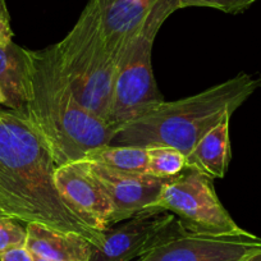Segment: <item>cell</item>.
Here are the masks:
<instances>
[{"label": "cell", "mask_w": 261, "mask_h": 261, "mask_svg": "<svg viewBox=\"0 0 261 261\" xmlns=\"http://www.w3.org/2000/svg\"><path fill=\"white\" fill-rule=\"evenodd\" d=\"M212 178L199 170L186 168L167 180L159 199L147 212L170 213L183 229L197 236H237L247 230L238 227L220 202Z\"/></svg>", "instance_id": "6"}, {"label": "cell", "mask_w": 261, "mask_h": 261, "mask_svg": "<svg viewBox=\"0 0 261 261\" xmlns=\"http://www.w3.org/2000/svg\"><path fill=\"white\" fill-rule=\"evenodd\" d=\"M0 87L6 107L21 112L26 100V49L14 42L0 45Z\"/></svg>", "instance_id": "14"}, {"label": "cell", "mask_w": 261, "mask_h": 261, "mask_svg": "<svg viewBox=\"0 0 261 261\" xmlns=\"http://www.w3.org/2000/svg\"><path fill=\"white\" fill-rule=\"evenodd\" d=\"M90 165L113 205L112 227L151 209L169 180L147 173L119 172L92 162Z\"/></svg>", "instance_id": "10"}, {"label": "cell", "mask_w": 261, "mask_h": 261, "mask_svg": "<svg viewBox=\"0 0 261 261\" xmlns=\"http://www.w3.org/2000/svg\"><path fill=\"white\" fill-rule=\"evenodd\" d=\"M26 247L32 255L54 261H89L92 245L76 233L62 232L36 223L26 224Z\"/></svg>", "instance_id": "12"}, {"label": "cell", "mask_w": 261, "mask_h": 261, "mask_svg": "<svg viewBox=\"0 0 261 261\" xmlns=\"http://www.w3.org/2000/svg\"><path fill=\"white\" fill-rule=\"evenodd\" d=\"M19 113L41 137L58 167L110 144L118 130L79 101L60 68L55 44L26 49V100Z\"/></svg>", "instance_id": "2"}, {"label": "cell", "mask_w": 261, "mask_h": 261, "mask_svg": "<svg viewBox=\"0 0 261 261\" xmlns=\"http://www.w3.org/2000/svg\"><path fill=\"white\" fill-rule=\"evenodd\" d=\"M178 9L179 0H162L120 54L108 118L117 129L164 101L152 69V46L164 22Z\"/></svg>", "instance_id": "5"}, {"label": "cell", "mask_w": 261, "mask_h": 261, "mask_svg": "<svg viewBox=\"0 0 261 261\" xmlns=\"http://www.w3.org/2000/svg\"><path fill=\"white\" fill-rule=\"evenodd\" d=\"M186 232L170 213L145 212L105 232L101 245L92 246L89 261H136L158 246Z\"/></svg>", "instance_id": "7"}, {"label": "cell", "mask_w": 261, "mask_h": 261, "mask_svg": "<svg viewBox=\"0 0 261 261\" xmlns=\"http://www.w3.org/2000/svg\"><path fill=\"white\" fill-rule=\"evenodd\" d=\"M0 105H4V107H6V105H7L6 95H4V92H3V90H2V87H0Z\"/></svg>", "instance_id": "21"}, {"label": "cell", "mask_w": 261, "mask_h": 261, "mask_svg": "<svg viewBox=\"0 0 261 261\" xmlns=\"http://www.w3.org/2000/svg\"><path fill=\"white\" fill-rule=\"evenodd\" d=\"M27 230L21 222L0 214V255L16 247L26 246Z\"/></svg>", "instance_id": "17"}, {"label": "cell", "mask_w": 261, "mask_h": 261, "mask_svg": "<svg viewBox=\"0 0 261 261\" xmlns=\"http://www.w3.org/2000/svg\"><path fill=\"white\" fill-rule=\"evenodd\" d=\"M13 31L11 27V17L6 0H0V45H9L13 42Z\"/></svg>", "instance_id": "19"}, {"label": "cell", "mask_w": 261, "mask_h": 261, "mask_svg": "<svg viewBox=\"0 0 261 261\" xmlns=\"http://www.w3.org/2000/svg\"><path fill=\"white\" fill-rule=\"evenodd\" d=\"M54 182L65 201L87 224L102 233L112 228L113 205L89 160H73L57 167Z\"/></svg>", "instance_id": "9"}, {"label": "cell", "mask_w": 261, "mask_h": 261, "mask_svg": "<svg viewBox=\"0 0 261 261\" xmlns=\"http://www.w3.org/2000/svg\"><path fill=\"white\" fill-rule=\"evenodd\" d=\"M260 86V79L240 73L199 94L162 101L118 128L110 144L170 146L187 156L209 130L230 119Z\"/></svg>", "instance_id": "3"}, {"label": "cell", "mask_w": 261, "mask_h": 261, "mask_svg": "<svg viewBox=\"0 0 261 261\" xmlns=\"http://www.w3.org/2000/svg\"><path fill=\"white\" fill-rule=\"evenodd\" d=\"M229 120L219 123L196 144L186 156L187 168L199 170L212 179L225 177L232 158Z\"/></svg>", "instance_id": "13"}, {"label": "cell", "mask_w": 261, "mask_h": 261, "mask_svg": "<svg viewBox=\"0 0 261 261\" xmlns=\"http://www.w3.org/2000/svg\"><path fill=\"white\" fill-rule=\"evenodd\" d=\"M99 12L105 40L119 60L162 0H92Z\"/></svg>", "instance_id": "11"}, {"label": "cell", "mask_w": 261, "mask_h": 261, "mask_svg": "<svg viewBox=\"0 0 261 261\" xmlns=\"http://www.w3.org/2000/svg\"><path fill=\"white\" fill-rule=\"evenodd\" d=\"M84 159L119 172L147 173V149L134 145H102L86 152ZM149 174V173H147Z\"/></svg>", "instance_id": "15"}, {"label": "cell", "mask_w": 261, "mask_h": 261, "mask_svg": "<svg viewBox=\"0 0 261 261\" xmlns=\"http://www.w3.org/2000/svg\"><path fill=\"white\" fill-rule=\"evenodd\" d=\"M255 2L257 0H179V6L180 8L201 7V8L218 9L224 13H240Z\"/></svg>", "instance_id": "18"}, {"label": "cell", "mask_w": 261, "mask_h": 261, "mask_svg": "<svg viewBox=\"0 0 261 261\" xmlns=\"http://www.w3.org/2000/svg\"><path fill=\"white\" fill-rule=\"evenodd\" d=\"M261 251V238L237 236L185 234L158 246L136 261H247Z\"/></svg>", "instance_id": "8"}, {"label": "cell", "mask_w": 261, "mask_h": 261, "mask_svg": "<svg viewBox=\"0 0 261 261\" xmlns=\"http://www.w3.org/2000/svg\"><path fill=\"white\" fill-rule=\"evenodd\" d=\"M247 261H261V251H260V252L255 253L253 256H251V257L248 258Z\"/></svg>", "instance_id": "22"}, {"label": "cell", "mask_w": 261, "mask_h": 261, "mask_svg": "<svg viewBox=\"0 0 261 261\" xmlns=\"http://www.w3.org/2000/svg\"><path fill=\"white\" fill-rule=\"evenodd\" d=\"M147 149V173L162 179H172L187 168L186 156L170 146H150Z\"/></svg>", "instance_id": "16"}, {"label": "cell", "mask_w": 261, "mask_h": 261, "mask_svg": "<svg viewBox=\"0 0 261 261\" xmlns=\"http://www.w3.org/2000/svg\"><path fill=\"white\" fill-rule=\"evenodd\" d=\"M57 167L26 118L16 110L0 109V214L101 245L105 232L87 224L58 191Z\"/></svg>", "instance_id": "1"}, {"label": "cell", "mask_w": 261, "mask_h": 261, "mask_svg": "<svg viewBox=\"0 0 261 261\" xmlns=\"http://www.w3.org/2000/svg\"><path fill=\"white\" fill-rule=\"evenodd\" d=\"M0 261H35V257L26 246H22L0 255Z\"/></svg>", "instance_id": "20"}, {"label": "cell", "mask_w": 261, "mask_h": 261, "mask_svg": "<svg viewBox=\"0 0 261 261\" xmlns=\"http://www.w3.org/2000/svg\"><path fill=\"white\" fill-rule=\"evenodd\" d=\"M58 62L79 101L108 123L118 60L109 49L99 12L89 0L76 24L55 44Z\"/></svg>", "instance_id": "4"}, {"label": "cell", "mask_w": 261, "mask_h": 261, "mask_svg": "<svg viewBox=\"0 0 261 261\" xmlns=\"http://www.w3.org/2000/svg\"><path fill=\"white\" fill-rule=\"evenodd\" d=\"M35 261H54V260H49V258H42V257H39V256H35Z\"/></svg>", "instance_id": "23"}]
</instances>
